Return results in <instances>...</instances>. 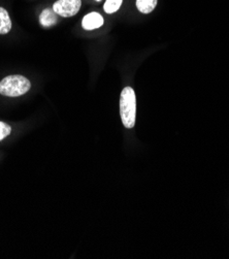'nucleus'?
Returning <instances> with one entry per match:
<instances>
[{
    "label": "nucleus",
    "mask_w": 229,
    "mask_h": 259,
    "mask_svg": "<svg viewBox=\"0 0 229 259\" xmlns=\"http://www.w3.org/2000/svg\"><path fill=\"white\" fill-rule=\"evenodd\" d=\"M120 115L123 125L126 128H132L136 118V97L131 87H126L121 92Z\"/></svg>",
    "instance_id": "f257e3e1"
},
{
    "label": "nucleus",
    "mask_w": 229,
    "mask_h": 259,
    "mask_svg": "<svg viewBox=\"0 0 229 259\" xmlns=\"http://www.w3.org/2000/svg\"><path fill=\"white\" fill-rule=\"evenodd\" d=\"M12 29V21L9 13L4 8H0V34H8Z\"/></svg>",
    "instance_id": "423d86ee"
},
{
    "label": "nucleus",
    "mask_w": 229,
    "mask_h": 259,
    "mask_svg": "<svg viewBox=\"0 0 229 259\" xmlns=\"http://www.w3.org/2000/svg\"><path fill=\"white\" fill-rule=\"evenodd\" d=\"M96 2H100V0H96Z\"/></svg>",
    "instance_id": "9d476101"
},
{
    "label": "nucleus",
    "mask_w": 229,
    "mask_h": 259,
    "mask_svg": "<svg viewBox=\"0 0 229 259\" xmlns=\"http://www.w3.org/2000/svg\"><path fill=\"white\" fill-rule=\"evenodd\" d=\"M81 6V0H58L54 4L53 10L57 15L63 18H69L79 13Z\"/></svg>",
    "instance_id": "7ed1b4c3"
},
{
    "label": "nucleus",
    "mask_w": 229,
    "mask_h": 259,
    "mask_svg": "<svg viewBox=\"0 0 229 259\" xmlns=\"http://www.w3.org/2000/svg\"><path fill=\"white\" fill-rule=\"evenodd\" d=\"M157 6V0H136V8L143 14H150Z\"/></svg>",
    "instance_id": "0eeeda50"
},
{
    "label": "nucleus",
    "mask_w": 229,
    "mask_h": 259,
    "mask_svg": "<svg viewBox=\"0 0 229 259\" xmlns=\"http://www.w3.org/2000/svg\"><path fill=\"white\" fill-rule=\"evenodd\" d=\"M11 132H12V128L10 125L4 122H0V141H3L7 137H9Z\"/></svg>",
    "instance_id": "1a4fd4ad"
},
{
    "label": "nucleus",
    "mask_w": 229,
    "mask_h": 259,
    "mask_svg": "<svg viewBox=\"0 0 229 259\" xmlns=\"http://www.w3.org/2000/svg\"><path fill=\"white\" fill-rule=\"evenodd\" d=\"M39 22L43 27H51L57 23V17L54 10L45 9L39 16Z\"/></svg>",
    "instance_id": "39448f33"
},
{
    "label": "nucleus",
    "mask_w": 229,
    "mask_h": 259,
    "mask_svg": "<svg viewBox=\"0 0 229 259\" xmlns=\"http://www.w3.org/2000/svg\"><path fill=\"white\" fill-rule=\"evenodd\" d=\"M83 28L86 30H93L104 25V18L98 13H90L86 15L82 22Z\"/></svg>",
    "instance_id": "20e7f679"
},
{
    "label": "nucleus",
    "mask_w": 229,
    "mask_h": 259,
    "mask_svg": "<svg viewBox=\"0 0 229 259\" xmlns=\"http://www.w3.org/2000/svg\"><path fill=\"white\" fill-rule=\"evenodd\" d=\"M122 3H123V0H107L105 4V7H104L105 12L107 14L116 13L120 9Z\"/></svg>",
    "instance_id": "6e6552de"
},
{
    "label": "nucleus",
    "mask_w": 229,
    "mask_h": 259,
    "mask_svg": "<svg viewBox=\"0 0 229 259\" xmlns=\"http://www.w3.org/2000/svg\"><path fill=\"white\" fill-rule=\"evenodd\" d=\"M31 83L23 75H9L0 82V94L9 97H18L27 93Z\"/></svg>",
    "instance_id": "f03ea898"
}]
</instances>
